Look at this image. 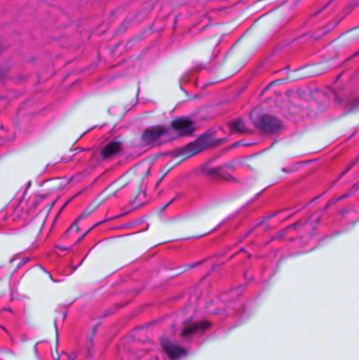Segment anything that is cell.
<instances>
[{"label": "cell", "mask_w": 359, "mask_h": 360, "mask_svg": "<svg viewBox=\"0 0 359 360\" xmlns=\"http://www.w3.org/2000/svg\"><path fill=\"white\" fill-rule=\"evenodd\" d=\"M211 326L209 321H198V322H193L189 326H185L182 330V336H190L192 334H195L199 331H204L208 330V328Z\"/></svg>", "instance_id": "cell-2"}, {"label": "cell", "mask_w": 359, "mask_h": 360, "mask_svg": "<svg viewBox=\"0 0 359 360\" xmlns=\"http://www.w3.org/2000/svg\"><path fill=\"white\" fill-rule=\"evenodd\" d=\"M192 126H193V122H192V120L188 119V118H179V119L174 120L172 123V127L174 128L176 131H185V130L190 129Z\"/></svg>", "instance_id": "cell-5"}, {"label": "cell", "mask_w": 359, "mask_h": 360, "mask_svg": "<svg viewBox=\"0 0 359 360\" xmlns=\"http://www.w3.org/2000/svg\"><path fill=\"white\" fill-rule=\"evenodd\" d=\"M164 132H165V129L163 127H154V128L147 129L145 132V134L142 135V137H144L145 140L152 141L160 137V136H162Z\"/></svg>", "instance_id": "cell-4"}, {"label": "cell", "mask_w": 359, "mask_h": 360, "mask_svg": "<svg viewBox=\"0 0 359 360\" xmlns=\"http://www.w3.org/2000/svg\"><path fill=\"white\" fill-rule=\"evenodd\" d=\"M163 345L164 351L170 356L171 359H178L181 356H183L184 354H187V352H185V350L182 349V347L172 344L170 343V341H168V343H163Z\"/></svg>", "instance_id": "cell-3"}, {"label": "cell", "mask_w": 359, "mask_h": 360, "mask_svg": "<svg viewBox=\"0 0 359 360\" xmlns=\"http://www.w3.org/2000/svg\"><path fill=\"white\" fill-rule=\"evenodd\" d=\"M258 128L261 130L262 132L268 134H276L279 133L283 125L281 121L272 115H263L258 119Z\"/></svg>", "instance_id": "cell-1"}, {"label": "cell", "mask_w": 359, "mask_h": 360, "mask_svg": "<svg viewBox=\"0 0 359 360\" xmlns=\"http://www.w3.org/2000/svg\"><path fill=\"white\" fill-rule=\"evenodd\" d=\"M120 150H121V145L119 144V142L114 141V142H111V144H109L106 147L103 148L102 155H103V157H111V156H113V155L119 153Z\"/></svg>", "instance_id": "cell-6"}]
</instances>
